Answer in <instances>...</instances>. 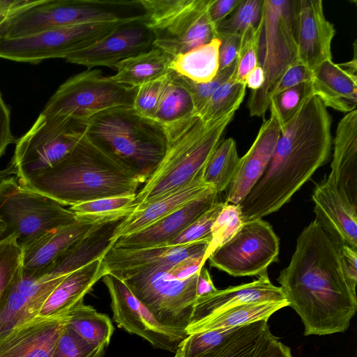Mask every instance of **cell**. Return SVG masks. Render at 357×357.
<instances>
[{
	"label": "cell",
	"mask_w": 357,
	"mask_h": 357,
	"mask_svg": "<svg viewBox=\"0 0 357 357\" xmlns=\"http://www.w3.org/2000/svg\"><path fill=\"white\" fill-rule=\"evenodd\" d=\"M69 274L52 263L34 271H22L0 307L4 318L17 326L38 316L44 303Z\"/></svg>",
	"instance_id": "e0dca14e"
},
{
	"label": "cell",
	"mask_w": 357,
	"mask_h": 357,
	"mask_svg": "<svg viewBox=\"0 0 357 357\" xmlns=\"http://www.w3.org/2000/svg\"><path fill=\"white\" fill-rule=\"evenodd\" d=\"M205 254L189 257L173 264L169 268L171 275L179 280H187L197 275L204 266Z\"/></svg>",
	"instance_id": "816d5d0a"
},
{
	"label": "cell",
	"mask_w": 357,
	"mask_h": 357,
	"mask_svg": "<svg viewBox=\"0 0 357 357\" xmlns=\"http://www.w3.org/2000/svg\"><path fill=\"white\" fill-rule=\"evenodd\" d=\"M286 300L281 288L271 283L267 273L251 282L217 289L197 298L190 323L239 304Z\"/></svg>",
	"instance_id": "4316f807"
},
{
	"label": "cell",
	"mask_w": 357,
	"mask_h": 357,
	"mask_svg": "<svg viewBox=\"0 0 357 357\" xmlns=\"http://www.w3.org/2000/svg\"><path fill=\"white\" fill-rule=\"evenodd\" d=\"M169 75L162 79L137 87L132 107L139 114L153 120L159 102L166 88Z\"/></svg>",
	"instance_id": "7dc6e473"
},
{
	"label": "cell",
	"mask_w": 357,
	"mask_h": 357,
	"mask_svg": "<svg viewBox=\"0 0 357 357\" xmlns=\"http://www.w3.org/2000/svg\"><path fill=\"white\" fill-rule=\"evenodd\" d=\"M265 81L264 73L259 65L251 71L245 79L246 87L252 91H257L261 89Z\"/></svg>",
	"instance_id": "680465c9"
},
{
	"label": "cell",
	"mask_w": 357,
	"mask_h": 357,
	"mask_svg": "<svg viewBox=\"0 0 357 357\" xmlns=\"http://www.w3.org/2000/svg\"><path fill=\"white\" fill-rule=\"evenodd\" d=\"M241 0H211L208 14L212 23L217 26L231 13Z\"/></svg>",
	"instance_id": "9f6ffc18"
},
{
	"label": "cell",
	"mask_w": 357,
	"mask_h": 357,
	"mask_svg": "<svg viewBox=\"0 0 357 357\" xmlns=\"http://www.w3.org/2000/svg\"><path fill=\"white\" fill-rule=\"evenodd\" d=\"M87 121L40 113L15 143L11 162L16 167L19 183L23 184L68 156L86 134Z\"/></svg>",
	"instance_id": "9c48e42d"
},
{
	"label": "cell",
	"mask_w": 357,
	"mask_h": 357,
	"mask_svg": "<svg viewBox=\"0 0 357 357\" xmlns=\"http://www.w3.org/2000/svg\"><path fill=\"white\" fill-rule=\"evenodd\" d=\"M253 357H292L290 349L270 333Z\"/></svg>",
	"instance_id": "f5cc1de1"
},
{
	"label": "cell",
	"mask_w": 357,
	"mask_h": 357,
	"mask_svg": "<svg viewBox=\"0 0 357 357\" xmlns=\"http://www.w3.org/2000/svg\"><path fill=\"white\" fill-rule=\"evenodd\" d=\"M313 96L326 106L349 113L357 105V76L340 64L328 59L312 70Z\"/></svg>",
	"instance_id": "83f0119b"
},
{
	"label": "cell",
	"mask_w": 357,
	"mask_h": 357,
	"mask_svg": "<svg viewBox=\"0 0 357 357\" xmlns=\"http://www.w3.org/2000/svg\"><path fill=\"white\" fill-rule=\"evenodd\" d=\"M221 44L219 49V70H222L235 62L237 59L241 36L237 34H228L220 36Z\"/></svg>",
	"instance_id": "f907efd6"
},
{
	"label": "cell",
	"mask_w": 357,
	"mask_h": 357,
	"mask_svg": "<svg viewBox=\"0 0 357 357\" xmlns=\"http://www.w3.org/2000/svg\"><path fill=\"white\" fill-rule=\"evenodd\" d=\"M197 118L190 92L172 71L153 120L165 128L169 142Z\"/></svg>",
	"instance_id": "f546056e"
},
{
	"label": "cell",
	"mask_w": 357,
	"mask_h": 357,
	"mask_svg": "<svg viewBox=\"0 0 357 357\" xmlns=\"http://www.w3.org/2000/svg\"><path fill=\"white\" fill-rule=\"evenodd\" d=\"M66 316L36 317L0 340V357H51Z\"/></svg>",
	"instance_id": "603a6c76"
},
{
	"label": "cell",
	"mask_w": 357,
	"mask_h": 357,
	"mask_svg": "<svg viewBox=\"0 0 357 357\" xmlns=\"http://www.w3.org/2000/svg\"><path fill=\"white\" fill-rule=\"evenodd\" d=\"M17 175V169L15 166L10 162V163L5 168L0 169V181L4 178L12 176Z\"/></svg>",
	"instance_id": "91938a15"
},
{
	"label": "cell",
	"mask_w": 357,
	"mask_h": 357,
	"mask_svg": "<svg viewBox=\"0 0 357 357\" xmlns=\"http://www.w3.org/2000/svg\"><path fill=\"white\" fill-rule=\"evenodd\" d=\"M239 159L235 140L232 137L221 139L202 170L204 182L219 194L225 191Z\"/></svg>",
	"instance_id": "d590c367"
},
{
	"label": "cell",
	"mask_w": 357,
	"mask_h": 357,
	"mask_svg": "<svg viewBox=\"0 0 357 357\" xmlns=\"http://www.w3.org/2000/svg\"><path fill=\"white\" fill-rule=\"evenodd\" d=\"M243 224L239 204L224 202V205L211 227V240L206 251L204 261L218 248L230 240Z\"/></svg>",
	"instance_id": "b9f144b4"
},
{
	"label": "cell",
	"mask_w": 357,
	"mask_h": 357,
	"mask_svg": "<svg viewBox=\"0 0 357 357\" xmlns=\"http://www.w3.org/2000/svg\"><path fill=\"white\" fill-rule=\"evenodd\" d=\"M342 243L315 218L299 234L289 264L277 278L289 306L301 319L305 335L344 332L356 312Z\"/></svg>",
	"instance_id": "6da1fadb"
},
{
	"label": "cell",
	"mask_w": 357,
	"mask_h": 357,
	"mask_svg": "<svg viewBox=\"0 0 357 357\" xmlns=\"http://www.w3.org/2000/svg\"><path fill=\"white\" fill-rule=\"evenodd\" d=\"M66 324L86 342L106 348L114 328L109 317L84 303L66 316Z\"/></svg>",
	"instance_id": "e575fe53"
},
{
	"label": "cell",
	"mask_w": 357,
	"mask_h": 357,
	"mask_svg": "<svg viewBox=\"0 0 357 357\" xmlns=\"http://www.w3.org/2000/svg\"><path fill=\"white\" fill-rule=\"evenodd\" d=\"M211 189L213 188L204 182L201 171L190 182L181 188L134 209L115 227L111 238V247L118 238L149 227Z\"/></svg>",
	"instance_id": "d4e9b609"
},
{
	"label": "cell",
	"mask_w": 357,
	"mask_h": 357,
	"mask_svg": "<svg viewBox=\"0 0 357 357\" xmlns=\"http://www.w3.org/2000/svg\"><path fill=\"white\" fill-rule=\"evenodd\" d=\"M105 275L102 257L67 275L44 303L38 317H62L83 303L84 296Z\"/></svg>",
	"instance_id": "f1b7e54d"
},
{
	"label": "cell",
	"mask_w": 357,
	"mask_h": 357,
	"mask_svg": "<svg viewBox=\"0 0 357 357\" xmlns=\"http://www.w3.org/2000/svg\"><path fill=\"white\" fill-rule=\"evenodd\" d=\"M294 1L263 0L258 43V65L265 81L252 91L248 107L252 116H264L274 84L291 66L299 63L294 33Z\"/></svg>",
	"instance_id": "52a82bcc"
},
{
	"label": "cell",
	"mask_w": 357,
	"mask_h": 357,
	"mask_svg": "<svg viewBox=\"0 0 357 357\" xmlns=\"http://www.w3.org/2000/svg\"><path fill=\"white\" fill-rule=\"evenodd\" d=\"M313 96L311 82H304L273 95L269 102L271 115L280 128L291 121L305 102Z\"/></svg>",
	"instance_id": "60d3db41"
},
{
	"label": "cell",
	"mask_w": 357,
	"mask_h": 357,
	"mask_svg": "<svg viewBox=\"0 0 357 357\" xmlns=\"http://www.w3.org/2000/svg\"><path fill=\"white\" fill-rule=\"evenodd\" d=\"M174 56L153 47L151 50L118 63L116 73L109 76L114 82L132 87L162 79L172 70Z\"/></svg>",
	"instance_id": "1f68e13d"
},
{
	"label": "cell",
	"mask_w": 357,
	"mask_h": 357,
	"mask_svg": "<svg viewBox=\"0 0 357 357\" xmlns=\"http://www.w3.org/2000/svg\"><path fill=\"white\" fill-rule=\"evenodd\" d=\"M331 172L326 178L357 207V110L339 121L333 141Z\"/></svg>",
	"instance_id": "484cf974"
},
{
	"label": "cell",
	"mask_w": 357,
	"mask_h": 357,
	"mask_svg": "<svg viewBox=\"0 0 357 357\" xmlns=\"http://www.w3.org/2000/svg\"><path fill=\"white\" fill-rule=\"evenodd\" d=\"M211 238L182 245H160L143 248L111 247L102 257L105 275L123 280L142 269L162 264H175L189 257L205 254Z\"/></svg>",
	"instance_id": "d6986e66"
},
{
	"label": "cell",
	"mask_w": 357,
	"mask_h": 357,
	"mask_svg": "<svg viewBox=\"0 0 357 357\" xmlns=\"http://www.w3.org/2000/svg\"><path fill=\"white\" fill-rule=\"evenodd\" d=\"M106 222H109L76 216L75 220L68 225L20 243L23 271L34 272L45 268L93 229Z\"/></svg>",
	"instance_id": "7402d4cb"
},
{
	"label": "cell",
	"mask_w": 357,
	"mask_h": 357,
	"mask_svg": "<svg viewBox=\"0 0 357 357\" xmlns=\"http://www.w3.org/2000/svg\"><path fill=\"white\" fill-rule=\"evenodd\" d=\"M280 132L274 116L263 122L250 148L239 159L225 190V202L240 204L260 180L273 157Z\"/></svg>",
	"instance_id": "ffe728a7"
},
{
	"label": "cell",
	"mask_w": 357,
	"mask_h": 357,
	"mask_svg": "<svg viewBox=\"0 0 357 357\" xmlns=\"http://www.w3.org/2000/svg\"><path fill=\"white\" fill-rule=\"evenodd\" d=\"M144 20L126 23L93 45L71 54L67 62L91 69L114 67L118 63L153 47L154 35Z\"/></svg>",
	"instance_id": "2e32d148"
},
{
	"label": "cell",
	"mask_w": 357,
	"mask_h": 357,
	"mask_svg": "<svg viewBox=\"0 0 357 357\" xmlns=\"http://www.w3.org/2000/svg\"><path fill=\"white\" fill-rule=\"evenodd\" d=\"M22 268V251L18 237L8 233L0 238V305Z\"/></svg>",
	"instance_id": "f35d334b"
},
{
	"label": "cell",
	"mask_w": 357,
	"mask_h": 357,
	"mask_svg": "<svg viewBox=\"0 0 357 357\" xmlns=\"http://www.w3.org/2000/svg\"><path fill=\"white\" fill-rule=\"evenodd\" d=\"M17 140L11 132L10 109L0 93V158L7 147L11 144H15Z\"/></svg>",
	"instance_id": "db71d44e"
},
{
	"label": "cell",
	"mask_w": 357,
	"mask_h": 357,
	"mask_svg": "<svg viewBox=\"0 0 357 357\" xmlns=\"http://www.w3.org/2000/svg\"><path fill=\"white\" fill-rule=\"evenodd\" d=\"M263 0H241L228 19L216 26L218 38L228 34L241 37L257 29L261 17Z\"/></svg>",
	"instance_id": "ab89813d"
},
{
	"label": "cell",
	"mask_w": 357,
	"mask_h": 357,
	"mask_svg": "<svg viewBox=\"0 0 357 357\" xmlns=\"http://www.w3.org/2000/svg\"><path fill=\"white\" fill-rule=\"evenodd\" d=\"M174 357H181V355L176 352V354H174Z\"/></svg>",
	"instance_id": "6125c7cd"
},
{
	"label": "cell",
	"mask_w": 357,
	"mask_h": 357,
	"mask_svg": "<svg viewBox=\"0 0 357 357\" xmlns=\"http://www.w3.org/2000/svg\"><path fill=\"white\" fill-rule=\"evenodd\" d=\"M140 184L132 171L85 134L63 160L20 185L70 207L102 198L136 195Z\"/></svg>",
	"instance_id": "3957f363"
},
{
	"label": "cell",
	"mask_w": 357,
	"mask_h": 357,
	"mask_svg": "<svg viewBox=\"0 0 357 357\" xmlns=\"http://www.w3.org/2000/svg\"><path fill=\"white\" fill-rule=\"evenodd\" d=\"M236 328L216 329L189 335L181 343L176 352L181 357H195L221 343Z\"/></svg>",
	"instance_id": "bcb514c9"
},
{
	"label": "cell",
	"mask_w": 357,
	"mask_h": 357,
	"mask_svg": "<svg viewBox=\"0 0 357 357\" xmlns=\"http://www.w3.org/2000/svg\"><path fill=\"white\" fill-rule=\"evenodd\" d=\"M224 202L218 201L213 204L211 208L194 220L167 245H177L211 238L212 225L219 215Z\"/></svg>",
	"instance_id": "f6af8a7d"
},
{
	"label": "cell",
	"mask_w": 357,
	"mask_h": 357,
	"mask_svg": "<svg viewBox=\"0 0 357 357\" xmlns=\"http://www.w3.org/2000/svg\"><path fill=\"white\" fill-rule=\"evenodd\" d=\"M136 195L108 197L78 204L69 207L76 216L105 222L121 220L135 208Z\"/></svg>",
	"instance_id": "74e56055"
},
{
	"label": "cell",
	"mask_w": 357,
	"mask_h": 357,
	"mask_svg": "<svg viewBox=\"0 0 357 357\" xmlns=\"http://www.w3.org/2000/svg\"><path fill=\"white\" fill-rule=\"evenodd\" d=\"M236 67V60L231 66L219 70L217 75L211 81L204 83L192 82L175 73L178 81L184 85L190 92L198 116H199V114L213 93L233 75Z\"/></svg>",
	"instance_id": "7bdbcfd3"
},
{
	"label": "cell",
	"mask_w": 357,
	"mask_h": 357,
	"mask_svg": "<svg viewBox=\"0 0 357 357\" xmlns=\"http://www.w3.org/2000/svg\"><path fill=\"white\" fill-rule=\"evenodd\" d=\"M259 33L260 22L254 33L241 38V45L236 59V67L233 74L234 78L238 82L245 83L247 75L258 66Z\"/></svg>",
	"instance_id": "c3c4849f"
},
{
	"label": "cell",
	"mask_w": 357,
	"mask_h": 357,
	"mask_svg": "<svg viewBox=\"0 0 357 357\" xmlns=\"http://www.w3.org/2000/svg\"><path fill=\"white\" fill-rule=\"evenodd\" d=\"M105 348L86 342L66 324L51 357H103Z\"/></svg>",
	"instance_id": "ee69618b"
},
{
	"label": "cell",
	"mask_w": 357,
	"mask_h": 357,
	"mask_svg": "<svg viewBox=\"0 0 357 357\" xmlns=\"http://www.w3.org/2000/svg\"><path fill=\"white\" fill-rule=\"evenodd\" d=\"M137 0H37L0 26L1 38H15L71 25L116 22L143 14Z\"/></svg>",
	"instance_id": "8992f818"
},
{
	"label": "cell",
	"mask_w": 357,
	"mask_h": 357,
	"mask_svg": "<svg viewBox=\"0 0 357 357\" xmlns=\"http://www.w3.org/2000/svg\"><path fill=\"white\" fill-rule=\"evenodd\" d=\"M221 40L209 43L173 57L171 69L176 74L197 83L211 81L219 71Z\"/></svg>",
	"instance_id": "d6a6232c"
},
{
	"label": "cell",
	"mask_w": 357,
	"mask_h": 357,
	"mask_svg": "<svg viewBox=\"0 0 357 357\" xmlns=\"http://www.w3.org/2000/svg\"><path fill=\"white\" fill-rule=\"evenodd\" d=\"M288 306L287 300L236 305L190 323L186 333L189 335L216 329L237 328L260 320L268 321L275 312Z\"/></svg>",
	"instance_id": "4dcf8cb0"
},
{
	"label": "cell",
	"mask_w": 357,
	"mask_h": 357,
	"mask_svg": "<svg viewBox=\"0 0 357 357\" xmlns=\"http://www.w3.org/2000/svg\"><path fill=\"white\" fill-rule=\"evenodd\" d=\"M7 229L6 224L0 217V238L6 234Z\"/></svg>",
	"instance_id": "94428289"
},
{
	"label": "cell",
	"mask_w": 357,
	"mask_h": 357,
	"mask_svg": "<svg viewBox=\"0 0 357 357\" xmlns=\"http://www.w3.org/2000/svg\"><path fill=\"white\" fill-rule=\"evenodd\" d=\"M312 199L316 219L342 243L357 248V207L327 178L316 185Z\"/></svg>",
	"instance_id": "cb8c5ba5"
},
{
	"label": "cell",
	"mask_w": 357,
	"mask_h": 357,
	"mask_svg": "<svg viewBox=\"0 0 357 357\" xmlns=\"http://www.w3.org/2000/svg\"><path fill=\"white\" fill-rule=\"evenodd\" d=\"M342 255L347 278L351 291L356 294L357 248L342 243Z\"/></svg>",
	"instance_id": "11a10c76"
},
{
	"label": "cell",
	"mask_w": 357,
	"mask_h": 357,
	"mask_svg": "<svg viewBox=\"0 0 357 357\" xmlns=\"http://www.w3.org/2000/svg\"><path fill=\"white\" fill-rule=\"evenodd\" d=\"M217 289L213 284V280L208 269L202 267L199 271L197 280V298L207 295L216 291Z\"/></svg>",
	"instance_id": "6f0895ef"
},
{
	"label": "cell",
	"mask_w": 357,
	"mask_h": 357,
	"mask_svg": "<svg viewBox=\"0 0 357 357\" xmlns=\"http://www.w3.org/2000/svg\"><path fill=\"white\" fill-rule=\"evenodd\" d=\"M234 114L215 121L197 118L169 140L161 162L137 192L134 209L190 182L203 169Z\"/></svg>",
	"instance_id": "5b68a950"
},
{
	"label": "cell",
	"mask_w": 357,
	"mask_h": 357,
	"mask_svg": "<svg viewBox=\"0 0 357 357\" xmlns=\"http://www.w3.org/2000/svg\"><path fill=\"white\" fill-rule=\"evenodd\" d=\"M102 279L110 295L113 319L117 326L144 338L156 349L176 354L188 336L186 331L160 324L121 280L109 275Z\"/></svg>",
	"instance_id": "9a60e30c"
},
{
	"label": "cell",
	"mask_w": 357,
	"mask_h": 357,
	"mask_svg": "<svg viewBox=\"0 0 357 357\" xmlns=\"http://www.w3.org/2000/svg\"><path fill=\"white\" fill-rule=\"evenodd\" d=\"M218 197L219 193L211 189L149 227L118 238L112 247L132 249L167 245L218 202Z\"/></svg>",
	"instance_id": "44dd1931"
},
{
	"label": "cell",
	"mask_w": 357,
	"mask_h": 357,
	"mask_svg": "<svg viewBox=\"0 0 357 357\" xmlns=\"http://www.w3.org/2000/svg\"><path fill=\"white\" fill-rule=\"evenodd\" d=\"M137 87L119 84L98 69L75 75L61 84L41 113L63 114L87 121L102 111L132 106Z\"/></svg>",
	"instance_id": "7c38bea8"
},
{
	"label": "cell",
	"mask_w": 357,
	"mask_h": 357,
	"mask_svg": "<svg viewBox=\"0 0 357 357\" xmlns=\"http://www.w3.org/2000/svg\"><path fill=\"white\" fill-rule=\"evenodd\" d=\"M144 18V15H141L120 21L79 24L20 38H1L0 58L30 63L48 59H66L93 45L121 25Z\"/></svg>",
	"instance_id": "8fae6325"
},
{
	"label": "cell",
	"mask_w": 357,
	"mask_h": 357,
	"mask_svg": "<svg viewBox=\"0 0 357 357\" xmlns=\"http://www.w3.org/2000/svg\"><path fill=\"white\" fill-rule=\"evenodd\" d=\"M331 125L327 107L312 96L281 128L266 170L239 204L243 222L280 210L326 164L331 151Z\"/></svg>",
	"instance_id": "7a4b0ae2"
},
{
	"label": "cell",
	"mask_w": 357,
	"mask_h": 357,
	"mask_svg": "<svg viewBox=\"0 0 357 357\" xmlns=\"http://www.w3.org/2000/svg\"><path fill=\"white\" fill-rule=\"evenodd\" d=\"M245 93V84L236 81L232 75L213 93L199 117L204 121H215L235 113Z\"/></svg>",
	"instance_id": "8d00e7d4"
},
{
	"label": "cell",
	"mask_w": 357,
	"mask_h": 357,
	"mask_svg": "<svg viewBox=\"0 0 357 357\" xmlns=\"http://www.w3.org/2000/svg\"><path fill=\"white\" fill-rule=\"evenodd\" d=\"M162 264L142 269L123 280L138 298L162 325L186 331L197 296L198 273L187 280L173 277Z\"/></svg>",
	"instance_id": "30bf717a"
},
{
	"label": "cell",
	"mask_w": 357,
	"mask_h": 357,
	"mask_svg": "<svg viewBox=\"0 0 357 357\" xmlns=\"http://www.w3.org/2000/svg\"><path fill=\"white\" fill-rule=\"evenodd\" d=\"M270 333L268 321L252 322L236 328L221 343L195 357H253Z\"/></svg>",
	"instance_id": "836d02e7"
},
{
	"label": "cell",
	"mask_w": 357,
	"mask_h": 357,
	"mask_svg": "<svg viewBox=\"0 0 357 357\" xmlns=\"http://www.w3.org/2000/svg\"><path fill=\"white\" fill-rule=\"evenodd\" d=\"M86 135L123 163L144 183L163 158L169 144L165 128L139 114L132 106H119L90 117Z\"/></svg>",
	"instance_id": "277c9868"
},
{
	"label": "cell",
	"mask_w": 357,
	"mask_h": 357,
	"mask_svg": "<svg viewBox=\"0 0 357 357\" xmlns=\"http://www.w3.org/2000/svg\"><path fill=\"white\" fill-rule=\"evenodd\" d=\"M294 33L299 61L309 69L332 59L335 29L325 17L322 1H294Z\"/></svg>",
	"instance_id": "ac0fdd59"
},
{
	"label": "cell",
	"mask_w": 357,
	"mask_h": 357,
	"mask_svg": "<svg viewBox=\"0 0 357 357\" xmlns=\"http://www.w3.org/2000/svg\"><path fill=\"white\" fill-rule=\"evenodd\" d=\"M153 47L175 56L218 38L208 8L211 0H138Z\"/></svg>",
	"instance_id": "ba28073f"
},
{
	"label": "cell",
	"mask_w": 357,
	"mask_h": 357,
	"mask_svg": "<svg viewBox=\"0 0 357 357\" xmlns=\"http://www.w3.org/2000/svg\"><path fill=\"white\" fill-rule=\"evenodd\" d=\"M312 70L299 62L290 66L274 84L269 94L271 98L282 91L304 82H311Z\"/></svg>",
	"instance_id": "681fc988"
},
{
	"label": "cell",
	"mask_w": 357,
	"mask_h": 357,
	"mask_svg": "<svg viewBox=\"0 0 357 357\" xmlns=\"http://www.w3.org/2000/svg\"><path fill=\"white\" fill-rule=\"evenodd\" d=\"M0 217L20 243L76 219L69 208L21 185L15 176L0 181Z\"/></svg>",
	"instance_id": "4fadbf2b"
},
{
	"label": "cell",
	"mask_w": 357,
	"mask_h": 357,
	"mask_svg": "<svg viewBox=\"0 0 357 357\" xmlns=\"http://www.w3.org/2000/svg\"><path fill=\"white\" fill-rule=\"evenodd\" d=\"M280 239L269 222H243L236 234L208 257L211 267L234 277L259 276L278 261Z\"/></svg>",
	"instance_id": "5bb4252c"
}]
</instances>
